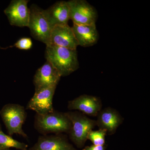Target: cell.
I'll use <instances>...</instances> for the list:
<instances>
[{"label": "cell", "mask_w": 150, "mask_h": 150, "mask_svg": "<svg viewBox=\"0 0 150 150\" xmlns=\"http://www.w3.org/2000/svg\"><path fill=\"white\" fill-rule=\"evenodd\" d=\"M71 126V123L65 112L54 110L43 115L36 113L34 118V128L42 135L69 134Z\"/></svg>", "instance_id": "cell-2"}, {"label": "cell", "mask_w": 150, "mask_h": 150, "mask_svg": "<svg viewBox=\"0 0 150 150\" xmlns=\"http://www.w3.org/2000/svg\"><path fill=\"white\" fill-rule=\"evenodd\" d=\"M96 125L100 129H105L112 134L122 123V116L115 109L107 108L100 110L98 114Z\"/></svg>", "instance_id": "cell-15"}, {"label": "cell", "mask_w": 150, "mask_h": 150, "mask_svg": "<svg viewBox=\"0 0 150 150\" xmlns=\"http://www.w3.org/2000/svg\"><path fill=\"white\" fill-rule=\"evenodd\" d=\"M32 40L29 38H23L19 39L14 45V47L21 50H28L32 48Z\"/></svg>", "instance_id": "cell-18"}, {"label": "cell", "mask_w": 150, "mask_h": 150, "mask_svg": "<svg viewBox=\"0 0 150 150\" xmlns=\"http://www.w3.org/2000/svg\"><path fill=\"white\" fill-rule=\"evenodd\" d=\"M61 75L49 62H47L36 71L33 83L35 91L51 86H57Z\"/></svg>", "instance_id": "cell-10"}, {"label": "cell", "mask_w": 150, "mask_h": 150, "mask_svg": "<svg viewBox=\"0 0 150 150\" xmlns=\"http://www.w3.org/2000/svg\"><path fill=\"white\" fill-rule=\"evenodd\" d=\"M70 18L74 24H96L98 13L94 7L85 0H71L68 1Z\"/></svg>", "instance_id": "cell-6"}, {"label": "cell", "mask_w": 150, "mask_h": 150, "mask_svg": "<svg viewBox=\"0 0 150 150\" xmlns=\"http://www.w3.org/2000/svg\"><path fill=\"white\" fill-rule=\"evenodd\" d=\"M49 44L75 50L79 46L72 28L69 25L53 28L48 45Z\"/></svg>", "instance_id": "cell-11"}, {"label": "cell", "mask_w": 150, "mask_h": 150, "mask_svg": "<svg viewBox=\"0 0 150 150\" xmlns=\"http://www.w3.org/2000/svg\"><path fill=\"white\" fill-rule=\"evenodd\" d=\"M102 103L97 97L83 95L68 102V108L78 110L90 116H96L101 110Z\"/></svg>", "instance_id": "cell-12"}, {"label": "cell", "mask_w": 150, "mask_h": 150, "mask_svg": "<svg viewBox=\"0 0 150 150\" xmlns=\"http://www.w3.org/2000/svg\"><path fill=\"white\" fill-rule=\"evenodd\" d=\"M71 28L79 46L88 47L97 43L99 34L96 24H74Z\"/></svg>", "instance_id": "cell-13"}, {"label": "cell", "mask_w": 150, "mask_h": 150, "mask_svg": "<svg viewBox=\"0 0 150 150\" xmlns=\"http://www.w3.org/2000/svg\"><path fill=\"white\" fill-rule=\"evenodd\" d=\"M65 113L71 123L68 134L70 139L77 147H83L88 140V135L90 131L97 126L96 121L78 111Z\"/></svg>", "instance_id": "cell-3"}, {"label": "cell", "mask_w": 150, "mask_h": 150, "mask_svg": "<svg viewBox=\"0 0 150 150\" xmlns=\"http://www.w3.org/2000/svg\"><path fill=\"white\" fill-rule=\"evenodd\" d=\"M56 86H51L35 91L28 101L26 109L33 110L36 114L43 115L54 110L53 99Z\"/></svg>", "instance_id": "cell-7"}, {"label": "cell", "mask_w": 150, "mask_h": 150, "mask_svg": "<svg viewBox=\"0 0 150 150\" xmlns=\"http://www.w3.org/2000/svg\"><path fill=\"white\" fill-rule=\"evenodd\" d=\"M45 56L61 76H69L79 67L77 52L75 49L49 44L46 45Z\"/></svg>", "instance_id": "cell-1"}, {"label": "cell", "mask_w": 150, "mask_h": 150, "mask_svg": "<svg viewBox=\"0 0 150 150\" xmlns=\"http://www.w3.org/2000/svg\"><path fill=\"white\" fill-rule=\"evenodd\" d=\"M2 131V130L1 125V123H0V132Z\"/></svg>", "instance_id": "cell-20"}, {"label": "cell", "mask_w": 150, "mask_h": 150, "mask_svg": "<svg viewBox=\"0 0 150 150\" xmlns=\"http://www.w3.org/2000/svg\"><path fill=\"white\" fill-rule=\"evenodd\" d=\"M46 16L53 26L68 25L70 19V9L68 1H61L44 10Z\"/></svg>", "instance_id": "cell-14"}, {"label": "cell", "mask_w": 150, "mask_h": 150, "mask_svg": "<svg viewBox=\"0 0 150 150\" xmlns=\"http://www.w3.org/2000/svg\"><path fill=\"white\" fill-rule=\"evenodd\" d=\"M104 146H96L93 145L89 146L86 147L83 150H105Z\"/></svg>", "instance_id": "cell-19"}, {"label": "cell", "mask_w": 150, "mask_h": 150, "mask_svg": "<svg viewBox=\"0 0 150 150\" xmlns=\"http://www.w3.org/2000/svg\"><path fill=\"white\" fill-rule=\"evenodd\" d=\"M0 115L10 136L16 134L25 139L28 138L22 128L27 117L23 106L14 103L6 104L0 110Z\"/></svg>", "instance_id": "cell-4"}, {"label": "cell", "mask_w": 150, "mask_h": 150, "mask_svg": "<svg viewBox=\"0 0 150 150\" xmlns=\"http://www.w3.org/2000/svg\"><path fill=\"white\" fill-rule=\"evenodd\" d=\"M29 150H78L69 142L67 137L62 134L42 135Z\"/></svg>", "instance_id": "cell-9"}, {"label": "cell", "mask_w": 150, "mask_h": 150, "mask_svg": "<svg viewBox=\"0 0 150 150\" xmlns=\"http://www.w3.org/2000/svg\"><path fill=\"white\" fill-rule=\"evenodd\" d=\"M30 9L28 27L31 35L36 40L48 45L53 26L46 16L44 10L33 4Z\"/></svg>", "instance_id": "cell-5"}, {"label": "cell", "mask_w": 150, "mask_h": 150, "mask_svg": "<svg viewBox=\"0 0 150 150\" xmlns=\"http://www.w3.org/2000/svg\"><path fill=\"white\" fill-rule=\"evenodd\" d=\"M28 146L25 143L14 139L11 136L0 132V150L15 148L20 150H28Z\"/></svg>", "instance_id": "cell-16"}, {"label": "cell", "mask_w": 150, "mask_h": 150, "mask_svg": "<svg viewBox=\"0 0 150 150\" xmlns=\"http://www.w3.org/2000/svg\"><path fill=\"white\" fill-rule=\"evenodd\" d=\"M11 150L10 149H2V150Z\"/></svg>", "instance_id": "cell-21"}, {"label": "cell", "mask_w": 150, "mask_h": 150, "mask_svg": "<svg viewBox=\"0 0 150 150\" xmlns=\"http://www.w3.org/2000/svg\"><path fill=\"white\" fill-rule=\"evenodd\" d=\"M107 133V131L105 129H100L96 131L92 130L89 133L87 139L90 140L93 145L104 146L105 137Z\"/></svg>", "instance_id": "cell-17"}, {"label": "cell", "mask_w": 150, "mask_h": 150, "mask_svg": "<svg viewBox=\"0 0 150 150\" xmlns=\"http://www.w3.org/2000/svg\"><path fill=\"white\" fill-rule=\"evenodd\" d=\"M27 0H13L4 13L7 17L10 24L19 27H28L30 9Z\"/></svg>", "instance_id": "cell-8"}]
</instances>
